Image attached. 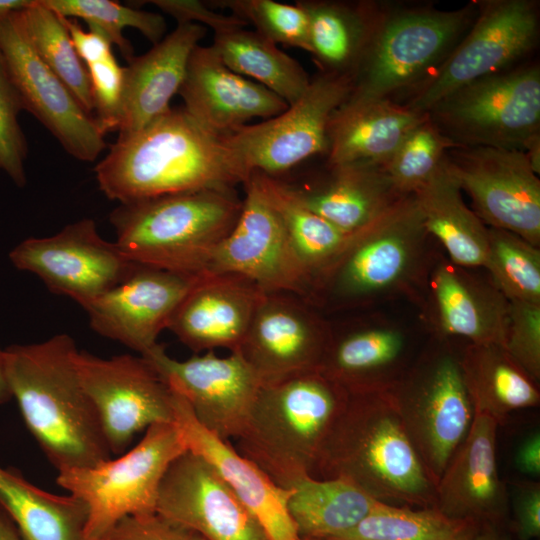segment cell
Instances as JSON below:
<instances>
[{"mask_svg":"<svg viewBox=\"0 0 540 540\" xmlns=\"http://www.w3.org/2000/svg\"><path fill=\"white\" fill-rule=\"evenodd\" d=\"M178 94L193 118L222 135L254 118H272L288 107L266 87L227 67L211 45L194 48Z\"/></svg>","mask_w":540,"mask_h":540,"instance_id":"obj_23","label":"cell"},{"mask_svg":"<svg viewBox=\"0 0 540 540\" xmlns=\"http://www.w3.org/2000/svg\"><path fill=\"white\" fill-rule=\"evenodd\" d=\"M518 470L533 478L540 475V434L533 432L519 445L515 455Z\"/></svg>","mask_w":540,"mask_h":540,"instance_id":"obj_51","label":"cell"},{"mask_svg":"<svg viewBox=\"0 0 540 540\" xmlns=\"http://www.w3.org/2000/svg\"><path fill=\"white\" fill-rule=\"evenodd\" d=\"M333 331L291 294L264 293L238 350L261 385L320 370Z\"/></svg>","mask_w":540,"mask_h":540,"instance_id":"obj_20","label":"cell"},{"mask_svg":"<svg viewBox=\"0 0 540 540\" xmlns=\"http://www.w3.org/2000/svg\"><path fill=\"white\" fill-rule=\"evenodd\" d=\"M94 117L106 133L118 131L124 91L125 68L114 55L86 65Z\"/></svg>","mask_w":540,"mask_h":540,"instance_id":"obj_46","label":"cell"},{"mask_svg":"<svg viewBox=\"0 0 540 540\" xmlns=\"http://www.w3.org/2000/svg\"><path fill=\"white\" fill-rule=\"evenodd\" d=\"M21 11V10H20ZM0 51L31 113L72 157L95 161L105 149V134L66 85L46 66L32 47L19 11L0 20Z\"/></svg>","mask_w":540,"mask_h":540,"instance_id":"obj_17","label":"cell"},{"mask_svg":"<svg viewBox=\"0 0 540 540\" xmlns=\"http://www.w3.org/2000/svg\"><path fill=\"white\" fill-rule=\"evenodd\" d=\"M458 147L525 152L540 137V69L537 64L471 82L427 113Z\"/></svg>","mask_w":540,"mask_h":540,"instance_id":"obj_10","label":"cell"},{"mask_svg":"<svg viewBox=\"0 0 540 540\" xmlns=\"http://www.w3.org/2000/svg\"><path fill=\"white\" fill-rule=\"evenodd\" d=\"M481 527L474 520L451 517L435 507L378 502L352 529L329 540H471Z\"/></svg>","mask_w":540,"mask_h":540,"instance_id":"obj_38","label":"cell"},{"mask_svg":"<svg viewBox=\"0 0 540 540\" xmlns=\"http://www.w3.org/2000/svg\"><path fill=\"white\" fill-rule=\"evenodd\" d=\"M313 477L345 479L380 502L436 508L435 486L384 391L349 393Z\"/></svg>","mask_w":540,"mask_h":540,"instance_id":"obj_3","label":"cell"},{"mask_svg":"<svg viewBox=\"0 0 540 540\" xmlns=\"http://www.w3.org/2000/svg\"><path fill=\"white\" fill-rule=\"evenodd\" d=\"M61 17L73 46L85 66L113 54L112 43L102 32L92 28L85 31L76 19Z\"/></svg>","mask_w":540,"mask_h":540,"instance_id":"obj_50","label":"cell"},{"mask_svg":"<svg viewBox=\"0 0 540 540\" xmlns=\"http://www.w3.org/2000/svg\"><path fill=\"white\" fill-rule=\"evenodd\" d=\"M458 354L474 413L485 414L500 425L513 412L539 405L538 383L515 363L502 345L467 343Z\"/></svg>","mask_w":540,"mask_h":540,"instance_id":"obj_32","label":"cell"},{"mask_svg":"<svg viewBox=\"0 0 540 540\" xmlns=\"http://www.w3.org/2000/svg\"><path fill=\"white\" fill-rule=\"evenodd\" d=\"M483 267L508 301L540 304V250L520 236L488 227Z\"/></svg>","mask_w":540,"mask_h":540,"instance_id":"obj_40","label":"cell"},{"mask_svg":"<svg viewBox=\"0 0 540 540\" xmlns=\"http://www.w3.org/2000/svg\"><path fill=\"white\" fill-rule=\"evenodd\" d=\"M250 280L203 274L171 317L167 329L195 353L239 350L263 296Z\"/></svg>","mask_w":540,"mask_h":540,"instance_id":"obj_25","label":"cell"},{"mask_svg":"<svg viewBox=\"0 0 540 540\" xmlns=\"http://www.w3.org/2000/svg\"><path fill=\"white\" fill-rule=\"evenodd\" d=\"M436 487L474 418L459 354L449 340L432 342L385 390Z\"/></svg>","mask_w":540,"mask_h":540,"instance_id":"obj_7","label":"cell"},{"mask_svg":"<svg viewBox=\"0 0 540 540\" xmlns=\"http://www.w3.org/2000/svg\"><path fill=\"white\" fill-rule=\"evenodd\" d=\"M252 173L280 215L314 292L318 280L345 251L355 233L340 230L310 210L290 184L261 172Z\"/></svg>","mask_w":540,"mask_h":540,"instance_id":"obj_36","label":"cell"},{"mask_svg":"<svg viewBox=\"0 0 540 540\" xmlns=\"http://www.w3.org/2000/svg\"><path fill=\"white\" fill-rule=\"evenodd\" d=\"M497 427L474 413L470 429L448 462L436 490V508L448 516L496 527L509 507L507 487L497 464Z\"/></svg>","mask_w":540,"mask_h":540,"instance_id":"obj_24","label":"cell"},{"mask_svg":"<svg viewBox=\"0 0 540 540\" xmlns=\"http://www.w3.org/2000/svg\"><path fill=\"white\" fill-rule=\"evenodd\" d=\"M19 14L37 55L66 85L82 108L94 116L87 68L73 46L62 17L41 0H33Z\"/></svg>","mask_w":540,"mask_h":540,"instance_id":"obj_39","label":"cell"},{"mask_svg":"<svg viewBox=\"0 0 540 540\" xmlns=\"http://www.w3.org/2000/svg\"><path fill=\"white\" fill-rule=\"evenodd\" d=\"M471 540H507L496 532L495 527L482 526Z\"/></svg>","mask_w":540,"mask_h":540,"instance_id":"obj_55","label":"cell"},{"mask_svg":"<svg viewBox=\"0 0 540 540\" xmlns=\"http://www.w3.org/2000/svg\"><path fill=\"white\" fill-rule=\"evenodd\" d=\"M414 195L399 199L350 244L318 280L313 297L332 305L361 306L424 288L433 259Z\"/></svg>","mask_w":540,"mask_h":540,"instance_id":"obj_6","label":"cell"},{"mask_svg":"<svg viewBox=\"0 0 540 540\" xmlns=\"http://www.w3.org/2000/svg\"><path fill=\"white\" fill-rule=\"evenodd\" d=\"M12 399L9 389L6 368H5V349L0 346V405Z\"/></svg>","mask_w":540,"mask_h":540,"instance_id":"obj_53","label":"cell"},{"mask_svg":"<svg viewBox=\"0 0 540 540\" xmlns=\"http://www.w3.org/2000/svg\"><path fill=\"white\" fill-rule=\"evenodd\" d=\"M351 90L350 75L321 72L282 113L233 130L226 135L227 142L249 174L278 177L326 154L329 121Z\"/></svg>","mask_w":540,"mask_h":540,"instance_id":"obj_12","label":"cell"},{"mask_svg":"<svg viewBox=\"0 0 540 540\" xmlns=\"http://www.w3.org/2000/svg\"><path fill=\"white\" fill-rule=\"evenodd\" d=\"M424 226L448 259L463 267H483L488 227L462 199V189L447 155L432 177L414 194Z\"/></svg>","mask_w":540,"mask_h":540,"instance_id":"obj_31","label":"cell"},{"mask_svg":"<svg viewBox=\"0 0 540 540\" xmlns=\"http://www.w3.org/2000/svg\"><path fill=\"white\" fill-rule=\"evenodd\" d=\"M186 450L174 422L157 423L115 459L58 473L57 484L87 505L83 540H102L124 517L155 514L163 476Z\"/></svg>","mask_w":540,"mask_h":540,"instance_id":"obj_9","label":"cell"},{"mask_svg":"<svg viewBox=\"0 0 540 540\" xmlns=\"http://www.w3.org/2000/svg\"><path fill=\"white\" fill-rule=\"evenodd\" d=\"M452 155L451 169L481 221L539 247L540 181L526 153L477 146L458 147Z\"/></svg>","mask_w":540,"mask_h":540,"instance_id":"obj_18","label":"cell"},{"mask_svg":"<svg viewBox=\"0 0 540 540\" xmlns=\"http://www.w3.org/2000/svg\"><path fill=\"white\" fill-rule=\"evenodd\" d=\"M0 540H24L10 518L0 509Z\"/></svg>","mask_w":540,"mask_h":540,"instance_id":"obj_52","label":"cell"},{"mask_svg":"<svg viewBox=\"0 0 540 540\" xmlns=\"http://www.w3.org/2000/svg\"><path fill=\"white\" fill-rule=\"evenodd\" d=\"M348 396L321 370L261 385L235 449L278 486L290 489L313 477Z\"/></svg>","mask_w":540,"mask_h":540,"instance_id":"obj_4","label":"cell"},{"mask_svg":"<svg viewBox=\"0 0 540 540\" xmlns=\"http://www.w3.org/2000/svg\"><path fill=\"white\" fill-rule=\"evenodd\" d=\"M148 3L173 17L177 24H199L210 27L214 33L248 25L232 14L216 12L208 3L198 0H151Z\"/></svg>","mask_w":540,"mask_h":540,"instance_id":"obj_47","label":"cell"},{"mask_svg":"<svg viewBox=\"0 0 540 540\" xmlns=\"http://www.w3.org/2000/svg\"><path fill=\"white\" fill-rule=\"evenodd\" d=\"M477 13L476 5L457 10L407 9L379 13L370 40L354 69L350 101L391 100L440 66Z\"/></svg>","mask_w":540,"mask_h":540,"instance_id":"obj_8","label":"cell"},{"mask_svg":"<svg viewBox=\"0 0 540 540\" xmlns=\"http://www.w3.org/2000/svg\"><path fill=\"white\" fill-rule=\"evenodd\" d=\"M212 8L226 9L252 24L255 31L275 44L310 51L308 17L302 6L274 0H215Z\"/></svg>","mask_w":540,"mask_h":540,"instance_id":"obj_43","label":"cell"},{"mask_svg":"<svg viewBox=\"0 0 540 540\" xmlns=\"http://www.w3.org/2000/svg\"><path fill=\"white\" fill-rule=\"evenodd\" d=\"M309 23V53L323 73L352 75L370 40L379 13L369 4L297 1Z\"/></svg>","mask_w":540,"mask_h":540,"instance_id":"obj_34","label":"cell"},{"mask_svg":"<svg viewBox=\"0 0 540 540\" xmlns=\"http://www.w3.org/2000/svg\"><path fill=\"white\" fill-rule=\"evenodd\" d=\"M184 539L185 540H205L201 536L193 532H189V531H184Z\"/></svg>","mask_w":540,"mask_h":540,"instance_id":"obj_56","label":"cell"},{"mask_svg":"<svg viewBox=\"0 0 540 540\" xmlns=\"http://www.w3.org/2000/svg\"><path fill=\"white\" fill-rule=\"evenodd\" d=\"M427 116L391 100L346 99L329 121L327 164L384 167L410 130Z\"/></svg>","mask_w":540,"mask_h":540,"instance_id":"obj_29","label":"cell"},{"mask_svg":"<svg viewBox=\"0 0 540 540\" xmlns=\"http://www.w3.org/2000/svg\"><path fill=\"white\" fill-rule=\"evenodd\" d=\"M211 46L232 71L254 79L288 105L297 101L309 86L304 68L256 31L244 27L217 32Z\"/></svg>","mask_w":540,"mask_h":540,"instance_id":"obj_37","label":"cell"},{"mask_svg":"<svg viewBox=\"0 0 540 540\" xmlns=\"http://www.w3.org/2000/svg\"><path fill=\"white\" fill-rule=\"evenodd\" d=\"M504 349L527 375L540 380V304L509 301Z\"/></svg>","mask_w":540,"mask_h":540,"instance_id":"obj_45","label":"cell"},{"mask_svg":"<svg viewBox=\"0 0 540 540\" xmlns=\"http://www.w3.org/2000/svg\"><path fill=\"white\" fill-rule=\"evenodd\" d=\"M474 21L407 108L428 111L457 89L504 71L536 44L538 4L531 0H492L478 5Z\"/></svg>","mask_w":540,"mask_h":540,"instance_id":"obj_11","label":"cell"},{"mask_svg":"<svg viewBox=\"0 0 540 540\" xmlns=\"http://www.w3.org/2000/svg\"><path fill=\"white\" fill-rule=\"evenodd\" d=\"M450 148L458 146L427 116L405 136L384 169L400 195H413L436 172Z\"/></svg>","mask_w":540,"mask_h":540,"instance_id":"obj_42","label":"cell"},{"mask_svg":"<svg viewBox=\"0 0 540 540\" xmlns=\"http://www.w3.org/2000/svg\"><path fill=\"white\" fill-rule=\"evenodd\" d=\"M406 331L384 318L335 335L320 370L349 393L382 391L408 367Z\"/></svg>","mask_w":540,"mask_h":540,"instance_id":"obj_28","label":"cell"},{"mask_svg":"<svg viewBox=\"0 0 540 540\" xmlns=\"http://www.w3.org/2000/svg\"><path fill=\"white\" fill-rule=\"evenodd\" d=\"M513 531L520 540H533L540 536V483L537 480L513 482Z\"/></svg>","mask_w":540,"mask_h":540,"instance_id":"obj_49","label":"cell"},{"mask_svg":"<svg viewBox=\"0 0 540 540\" xmlns=\"http://www.w3.org/2000/svg\"><path fill=\"white\" fill-rule=\"evenodd\" d=\"M23 110L21 97L0 51V171L20 188L27 181L24 163L28 145L18 119Z\"/></svg>","mask_w":540,"mask_h":540,"instance_id":"obj_44","label":"cell"},{"mask_svg":"<svg viewBox=\"0 0 540 540\" xmlns=\"http://www.w3.org/2000/svg\"><path fill=\"white\" fill-rule=\"evenodd\" d=\"M243 186L239 217L213 250L204 274L238 275L264 293L312 297L310 276L253 173Z\"/></svg>","mask_w":540,"mask_h":540,"instance_id":"obj_13","label":"cell"},{"mask_svg":"<svg viewBox=\"0 0 540 540\" xmlns=\"http://www.w3.org/2000/svg\"><path fill=\"white\" fill-rule=\"evenodd\" d=\"M328 168V176L320 183L290 185L310 210L346 233L364 228L404 197L383 166L340 164Z\"/></svg>","mask_w":540,"mask_h":540,"instance_id":"obj_30","label":"cell"},{"mask_svg":"<svg viewBox=\"0 0 540 540\" xmlns=\"http://www.w3.org/2000/svg\"><path fill=\"white\" fill-rule=\"evenodd\" d=\"M9 258L18 270L37 275L51 292L83 308L124 280L136 264L115 242L104 240L88 218L55 235L25 239Z\"/></svg>","mask_w":540,"mask_h":540,"instance_id":"obj_15","label":"cell"},{"mask_svg":"<svg viewBox=\"0 0 540 540\" xmlns=\"http://www.w3.org/2000/svg\"><path fill=\"white\" fill-rule=\"evenodd\" d=\"M300 540H329V539H320V538H300Z\"/></svg>","mask_w":540,"mask_h":540,"instance_id":"obj_57","label":"cell"},{"mask_svg":"<svg viewBox=\"0 0 540 540\" xmlns=\"http://www.w3.org/2000/svg\"><path fill=\"white\" fill-rule=\"evenodd\" d=\"M174 423L187 449L205 458L258 521L268 540H300L288 513L290 489L278 486L229 443L203 428L185 400L174 393Z\"/></svg>","mask_w":540,"mask_h":540,"instance_id":"obj_26","label":"cell"},{"mask_svg":"<svg viewBox=\"0 0 540 540\" xmlns=\"http://www.w3.org/2000/svg\"><path fill=\"white\" fill-rule=\"evenodd\" d=\"M226 135L209 130L184 107H170L109 146L94 168L99 189L119 204L204 189H234L251 174Z\"/></svg>","mask_w":540,"mask_h":540,"instance_id":"obj_1","label":"cell"},{"mask_svg":"<svg viewBox=\"0 0 540 540\" xmlns=\"http://www.w3.org/2000/svg\"><path fill=\"white\" fill-rule=\"evenodd\" d=\"M0 509L24 540H83L87 505L71 494L46 492L11 467L0 466Z\"/></svg>","mask_w":540,"mask_h":540,"instance_id":"obj_33","label":"cell"},{"mask_svg":"<svg viewBox=\"0 0 540 540\" xmlns=\"http://www.w3.org/2000/svg\"><path fill=\"white\" fill-rule=\"evenodd\" d=\"M378 502L345 479L309 476L291 488L287 509L299 538L331 539L352 529Z\"/></svg>","mask_w":540,"mask_h":540,"instance_id":"obj_35","label":"cell"},{"mask_svg":"<svg viewBox=\"0 0 540 540\" xmlns=\"http://www.w3.org/2000/svg\"><path fill=\"white\" fill-rule=\"evenodd\" d=\"M75 362L112 455L126 452L151 425L174 422L173 391L143 356L102 358L79 350Z\"/></svg>","mask_w":540,"mask_h":540,"instance_id":"obj_14","label":"cell"},{"mask_svg":"<svg viewBox=\"0 0 540 540\" xmlns=\"http://www.w3.org/2000/svg\"><path fill=\"white\" fill-rule=\"evenodd\" d=\"M156 514L205 540H268L217 470L190 450L178 456L164 474Z\"/></svg>","mask_w":540,"mask_h":540,"instance_id":"obj_19","label":"cell"},{"mask_svg":"<svg viewBox=\"0 0 540 540\" xmlns=\"http://www.w3.org/2000/svg\"><path fill=\"white\" fill-rule=\"evenodd\" d=\"M32 2L33 0H0V20L14 12L25 9Z\"/></svg>","mask_w":540,"mask_h":540,"instance_id":"obj_54","label":"cell"},{"mask_svg":"<svg viewBox=\"0 0 540 540\" xmlns=\"http://www.w3.org/2000/svg\"><path fill=\"white\" fill-rule=\"evenodd\" d=\"M65 18H80L89 28L102 32L116 45L129 63L134 58L132 44L123 35L127 27L138 30L151 43H158L166 32L167 24L159 13L134 9L112 0H41Z\"/></svg>","mask_w":540,"mask_h":540,"instance_id":"obj_41","label":"cell"},{"mask_svg":"<svg viewBox=\"0 0 540 540\" xmlns=\"http://www.w3.org/2000/svg\"><path fill=\"white\" fill-rule=\"evenodd\" d=\"M141 356L185 400L203 428L224 441L241 434L261 383L238 351L176 360L157 344Z\"/></svg>","mask_w":540,"mask_h":540,"instance_id":"obj_16","label":"cell"},{"mask_svg":"<svg viewBox=\"0 0 540 540\" xmlns=\"http://www.w3.org/2000/svg\"><path fill=\"white\" fill-rule=\"evenodd\" d=\"M102 540H185L184 530L158 514L127 516L121 519Z\"/></svg>","mask_w":540,"mask_h":540,"instance_id":"obj_48","label":"cell"},{"mask_svg":"<svg viewBox=\"0 0 540 540\" xmlns=\"http://www.w3.org/2000/svg\"><path fill=\"white\" fill-rule=\"evenodd\" d=\"M68 334L5 348L6 376L21 416L58 473L112 458L95 407L76 367Z\"/></svg>","mask_w":540,"mask_h":540,"instance_id":"obj_2","label":"cell"},{"mask_svg":"<svg viewBox=\"0 0 540 540\" xmlns=\"http://www.w3.org/2000/svg\"><path fill=\"white\" fill-rule=\"evenodd\" d=\"M200 276L136 263L124 280L84 310L95 332L144 355L158 344L159 334Z\"/></svg>","mask_w":540,"mask_h":540,"instance_id":"obj_21","label":"cell"},{"mask_svg":"<svg viewBox=\"0 0 540 540\" xmlns=\"http://www.w3.org/2000/svg\"><path fill=\"white\" fill-rule=\"evenodd\" d=\"M242 207L234 189H204L119 204L109 215L132 262L202 275Z\"/></svg>","mask_w":540,"mask_h":540,"instance_id":"obj_5","label":"cell"},{"mask_svg":"<svg viewBox=\"0 0 540 540\" xmlns=\"http://www.w3.org/2000/svg\"><path fill=\"white\" fill-rule=\"evenodd\" d=\"M433 256L424 284L423 316L433 337L504 346L509 301L490 278Z\"/></svg>","mask_w":540,"mask_h":540,"instance_id":"obj_22","label":"cell"},{"mask_svg":"<svg viewBox=\"0 0 540 540\" xmlns=\"http://www.w3.org/2000/svg\"><path fill=\"white\" fill-rule=\"evenodd\" d=\"M206 32L199 24H177L149 51L134 56L124 67L118 137L136 133L170 108L184 81L190 55Z\"/></svg>","mask_w":540,"mask_h":540,"instance_id":"obj_27","label":"cell"}]
</instances>
